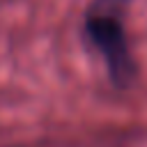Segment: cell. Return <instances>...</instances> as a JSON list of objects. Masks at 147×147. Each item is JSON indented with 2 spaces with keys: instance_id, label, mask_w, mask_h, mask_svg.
Listing matches in <instances>:
<instances>
[{
  "instance_id": "obj_1",
  "label": "cell",
  "mask_w": 147,
  "mask_h": 147,
  "mask_svg": "<svg viewBox=\"0 0 147 147\" xmlns=\"http://www.w3.org/2000/svg\"><path fill=\"white\" fill-rule=\"evenodd\" d=\"M85 30H87V37L92 39V44L103 55L113 78L117 83H124L133 71V62L129 55V44H126V34H124L122 23L113 14L92 11L87 16Z\"/></svg>"
},
{
  "instance_id": "obj_2",
  "label": "cell",
  "mask_w": 147,
  "mask_h": 147,
  "mask_svg": "<svg viewBox=\"0 0 147 147\" xmlns=\"http://www.w3.org/2000/svg\"><path fill=\"white\" fill-rule=\"evenodd\" d=\"M103 2H110V5H119V2H126V0H103Z\"/></svg>"
}]
</instances>
